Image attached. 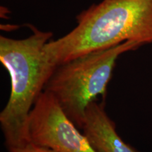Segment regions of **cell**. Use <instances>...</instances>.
Returning a JSON list of instances; mask_svg holds the SVG:
<instances>
[{"mask_svg":"<svg viewBox=\"0 0 152 152\" xmlns=\"http://www.w3.org/2000/svg\"><path fill=\"white\" fill-rule=\"evenodd\" d=\"M75 20L71 32L45 45L55 66L126 41L152 43V0H102L80 11Z\"/></svg>","mask_w":152,"mask_h":152,"instance_id":"obj_1","label":"cell"},{"mask_svg":"<svg viewBox=\"0 0 152 152\" xmlns=\"http://www.w3.org/2000/svg\"><path fill=\"white\" fill-rule=\"evenodd\" d=\"M32 35L24 39L0 36V61L11 77V94L0 113V125L7 149L30 142V111L56 66L45 52L53 33L30 26Z\"/></svg>","mask_w":152,"mask_h":152,"instance_id":"obj_2","label":"cell"},{"mask_svg":"<svg viewBox=\"0 0 152 152\" xmlns=\"http://www.w3.org/2000/svg\"><path fill=\"white\" fill-rule=\"evenodd\" d=\"M142 46L137 42L126 41L57 66L44 90L56 98L68 118L77 128L82 129L89 104L99 95L105 98L119 56Z\"/></svg>","mask_w":152,"mask_h":152,"instance_id":"obj_3","label":"cell"},{"mask_svg":"<svg viewBox=\"0 0 152 152\" xmlns=\"http://www.w3.org/2000/svg\"><path fill=\"white\" fill-rule=\"evenodd\" d=\"M30 142L56 152H98L68 118L53 95L43 90L30 111Z\"/></svg>","mask_w":152,"mask_h":152,"instance_id":"obj_4","label":"cell"},{"mask_svg":"<svg viewBox=\"0 0 152 152\" xmlns=\"http://www.w3.org/2000/svg\"><path fill=\"white\" fill-rule=\"evenodd\" d=\"M82 130L98 152H139L119 135L104 102L98 104L94 101L89 104Z\"/></svg>","mask_w":152,"mask_h":152,"instance_id":"obj_5","label":"cell"},{"mask_svg":"<svg viewBox=\"0 0 152 152\" xmlns=\"http://www.w3.org/2000/svg\"><path fill=\"white\" fill-rule=\"evenodd\" d=\"M7 149L8 152H56L49 148L33 144V142H29L22 147H11Z\"/></svg>","mask_w":152,"mask_h":152,"instance_id":"obj_6","label":"cell"}]
</instances>
